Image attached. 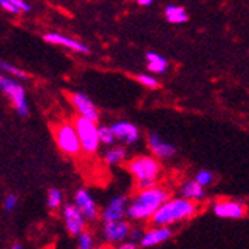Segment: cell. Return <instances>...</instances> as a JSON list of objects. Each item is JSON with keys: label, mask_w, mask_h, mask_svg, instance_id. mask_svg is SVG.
I'll return each instance as SVG.
<instances>
[{"label": "cell", "mask_w": 249, "mask_h": 249, "mask_svg": "<svg viewBox=\"0 0 249 249\" xmlns=\"http://www.w3.org/2000/svg\"><path fill=\"white\" fill-rule=\"evenodd\" d=\"M169 191L161 187H155L151 190L139 191L138 196H134L128 205L127 216L134 221L142 219H152V216L157 213L169 198Z\"/></svg>", "instance_id": "6da1fadb"}, {"label": "cell", "mask_w": 249, "mask_h": 249, "mask_svg": "<svg viewBox=\"0 0 249 249\" xmlns=\"http://www.w3.org/2000/svg\"><path fill=\"white\" fill-rule=\"evenodd\" d=\"M197 213V203L187 198H170L157 211L151 222L155 227H169L175 222H182Z\"/></svg>", "instance_id": "7a4b0ae2"}, {"label": "cell", "mask_w": 249, "mask_h": 249, "mask_svg": "<svg viewBox=\"0 0 249 249\" xmlns=\"http://www.w3.org/2000/svg\"><path fill=\"white\" fill-rule=\"evenodd\" d=\"M75 128L78 133L82 151L88 155L96 154L99 151V146H100L99 127L96 125V123L79 117L75 121Z\"/></svg>", "instance_id": "3957f363"}, {"label": "cell", "mask_w": 249, "mask_h": 249, "mask_svg": "<svg viewBox=\"0 0 249 249\" xmlns=\"http://www.w3.org/2000/svg\"><path fill=\"white\" fill-rule=\"evenodd\" d=\"M54 136L58 148L71 157H75L81 152V142L78 138V133L75 124L71 123H60L54 128Z\"/></svg>", "instance_id": "277c9868"}, {"label": "cell", "mask_w": 249, "mask_h": 249, "mask_svg": "<svg viewBox=\"0 0 249 249\" xmlns=\"http://www.w3.org/2000/svg\"><path fill=\"white\" fill-rule=\"evenodd\" d=\"M128 172L136 178V180H146V179H157L161 173V164L154 157L141 155L136 157L128 163Z\"/></svg>", "instance_id": "5b68a950"}, {"label": "cell", "mask_w": 249, "mask_h": 249, "mask_svg": "<svg viewBox=\"0 0 249 249\" xmlns=\"http://www.w3.org/2000/svg\"><path fill=\"white\" fill-rule=\"evenodd\" d=\"M0 88H2L3 93L12 100L19 117H26L29 114V107H27V102H26L24 88H22L17 81L5 78L2 75H0Z\"/></svg>", "instance_id": "8992f818"}, {"label": "cell", "mask_w": 249, "mask_h": 249, "mask_svg": "<svg viewBox=\"0 0 249 249\" xmlns=\"http://www.w3.org/2000/svg\"><path fill=\"white\" fill-rule=\"evenodd\" d=\"M128 205L130 203L125 196L114 197L109 201L107 208L102 212V219L105 221V224L124 221V216L127 215V211H128Z\"/></svg>", "instance_id": "52a82bcc"}, {"label": "cell", "mask_w": 249, "mask_h": 249, "mask_svg": "<svg viewBox=\"0 0 249 249\" xmlns=\"http://www.w3.org/2000/svg\"><path fill=\"white\" fill-rule=\"evenodd\" d=\"M213 212L219 218L239 219L245 216L246 208L242 201H237V200H221L213 205Z\"/></svg>", "instance_id": "ba28073f"}, {"label": "cell", "mask_w": 249, "mask_h": 249, "mask_svg": "<svg viewBox=\"0 0 249 249\" xmlns=\"http://www.w3.org/2000/svg\"><path fill=\"white\" fill-rule=\"evenodd\" d=\"M71 102L72 105L75 106V109L78 110V114L85 118V120H89L93 123H97L99 121V110L96 107V105L89 100L84 93H72L71 94Z\"/></svg>", "instance_id": "9c48e42d"}, {"label": "cell", "mask_w": 249, "mask_h": 249, "mask_svg": "<svg viewBox=\"0 0 249 249\" xmlns=\"http://www.w3.org/2000/svg\"><path fill=\"white\" fill-rule=\"evenodd\" d=\"M63 215H64L66 227L69 230V233L79 237L85 229V219L81 211L76 208V205H66L63 208Z\"/></svg>", "instance_id": "30bf717a"}, {"label": "cell", "mask_w": 249, "mask_h": 249, "mask_svg": "<svg viewBox=\"0 0 249 249\" xmlns=\"http://www.w3.org/2000/svg\"><path fill=\"white\" fill-rule=\"evenodd\" d=\"M75 205L81 211L84 219H88V221H96L97 219L99 212H97L96 201H94L93 196L89 194L87 190H79L76 193V196H75Z\"/></svg>", "instance_id": "8fae6325"}, {"label": "cell", "mask_w": 249, "mask_h": 249, "mask_svg": "<svg viewBox=\"0 0 249 249\" xmlns=\"http://www.w3.org/2000/svg\"><path fill=\"white\" fill-rule=\"evenodd\" d=\"M131 233L130 224L125 221L107 222L103 227V237L109 243H123Z\"/></svg>", "instance_id": "7c38bea8"}, {"label": "cell", "mask_w": 249, "mask_h": 249, "mask_svg": "<svg viewBox=\"0 0 249 249\" xmlns=\"http://www.w3.org/2000/svg\"><path fill=\"white\" fill-rule=\"evenodd\" d=\"M148 146H149L151 152L154 154V157L157 158V160H167V158H172L176 154L175 145L163 141L157 133H149Z\"/></svg>", "instance_id": "4fadbf2b"}, {"label": "cell", "mask_w": 249, "mask_h": 249, "mask_svg": "<svg viewBox=\"0 0 249 249\" xmlns=\"http://www.w3.org/2000/svg\"><path fill=\"white\" fill-rule=\"evenodd\" d=\"M112 131H114L115 138L121 142H124L125 145H133L139 141V128L134 124L128 123V121H118L112 125Z\"/></svg>", "instance_id": "5bb4252c"}, {"label": "cell", "mask_w": 249, "mask_h": 249, "mask_svg": "<svg viewBox=\"0 0 249 249\" xmlns=\"http://www.w3.org/2000/svg\"><path fill=\"white\" fill-rule=\"evenodd\" d=\"M170 236H172L170 227H154L143 234V237L141 240V246H143V248L157 246V245L166 242L167 239H170Z\"/></svg>", "instance_id": "9a60e30c"}, {"label": "cell", "mask_w": 249, "mask_h": 249, "mask_svg": "<svg viewBox=\"0 0 249 249\" xmlns=\"http://www.w3.org/2000/svg\"><path fill=\"white\" fill-rule=\"evenodd\" d=\"M45 40L50 42V43H55V45H63V47L66 48H71L73 51H78V53H89L88 47L78 40H73L71 37H66V36H61L58 33H48V35H45Z\"/></svg>", "instance_id": "2e32d148"}, {"label": "cell", "mask_w": 249, "mask_h": 249, "mask_svg": "<svg viewBox=\"0 0 249 249\" xmlns=\"http://www.w3.org/2000/svg\"><path fill=\"white\" fill-rule=\"evenodd\" d=\"M180 194H182V198L191 200V201H197L205 197V190H203L201 185H198L196 180H188L180 188Z\"/></svg>", "instance_id": "e0dca14e"}, {"label": "cell", "mask_w": 249, "mask_h": 249, "mask_svg": "<svg viewBox=\"0 0 249 249\" xmlns=\"http://www.w3.org/2000/svg\"><path fill=\"white\" fill-rule=\"evenodd\" d=\"M164 15L170 22H173V24H184V22L188 21V14L182 6L169 5L164 9Z\"/></svg>", "instance_id": "ac0fdd59"}, {"label": "cell", "mask_w": 249, "mask_h": 249, "mask_svg": "<svg viewBox=\"0 0 249 249\" xmlns=\"http://www.w3.org/2000/svg\"><path fill=\"white\" fill-rule=\"evenodd\" d=\"M146 61H148V71L154 73H164L167 69V61L164 57L155 53H148L146 54Z\"/></svg>", "instance_id": "d6986e66"}, {"label": "cell", "mask_w": 249, "mask_h": 249, "mask_svg": "<svg viewBox=\"0 0 249 249\" xmlns=\"http://www.w3.org/2000/svg\"><path fill=\"white\" fill-rule=\"evenodd\" d=\"M127 158V151L123 146H115L106 152L105 155V163L109 166H115V164H121Z\"/></svg>", "instance_id": "ffe728a7"}, {"label": "cell", "mask_w": 249, "mask_h": 249, "mask_svg": "<svg viewBox=\"0 0 249 249\" xmlns=\"http://www.w3.org/2000/svg\"><path fill=\"white\" fill-rule=\"evenodd\" d=\"M99 138H100V143H105V145L114 143L117 139L114 131H112V127H106V125L99 127Z\"/></svg>", "instance_id": "44dd1931"}, {"label": "cell", "mask_w": 249, "mask_h": 249, "mask_svg": "<svg viewBox=\"0 0 249 249\" xmlns=\"http://www.w3.org/2000/svg\"><path fill=\"white\" fill-rule=\"evenodd\" d=\"M213 180V173L209 172V170H200L196 176V182L201 187H208L212 184Z\"/></svg>", "instance_id": "7402d4cb"}, {"label": "cell", "mask_w": 249, "mask_h": 249, "mask_svg": "<svg viewBox=\"0 0 249 249\" xmlns=\"http://www.w3.org/2000/svg\"><path fill=\"white\" fill-rule=\"evenodd\" d=\"M93 245H94V239H93L91 233L84 231L79 236V239H78V248L79 249H93Z\"/></svg>", "instance_id": "603a6c76"}, {"label": "cell", "mask_w": 249, "mask_h": 249, "mask_svg": "<svg viewBox=\"0 0 249 249\" xmlns=\"http://www.w3.org/2000/svg\"><path fill=\"white\" fill-rule=\"evenodd\" d=\"M48 206L51 209H55L61 205V193L55 188H51L50 193H48Z\"/></svg>", "instance_id": "cb8c5ba5"}, {"label": "cell", "mask_w": 249, "mask_h": 249, "mask_svg": "<svg viewBox=\"0 0 249 249\" xmlns=\"http://www.w3.org/2000/svg\"><path fill=\"white\" fill-rule=\"evenodd\" d=\"M136 81L141 82L142 85H145L146 88H158V85H160L154 76H149V75H145V73L136 75Z\"/></svg>", "instance_id": "d4e9b609"}, {"label": "cell", "mask_w": 249, "mask_h": 249, "mask_svg": "<svg viewBox=\"0 0 249 249\" xmlns=\"http://www.w3.org/2000/svg\"><path fill=\"white\" fill-rule=\"evenodd\" d=\"M0 67H2V69H5L6 72H9V73H12V75H15V76H18V78H27V75H26L24 72L19 71V69H17L15 66H12V64H9V63L0 61Z\"/></svg>", "instance_id": "484cf974"}, {"label": "cell", "mask_w": 249, "mask_h": 249, "mask_svg": "<svg viewBox=\"0 0 249 249\" xmlns=\"http://www.w3.org/2000/svg\"><path fill=\"white\" fill-rule=\"evenodd\" d=\"M155 187H157V179H146V180H139V182H138V188L141 191L151 190V188H155Z\"/></svg>", "instance_id": "4316f807"}, {"label": "cell", "mask_w": 249, "mask_h": 249, "mask_svg": "<svg viewBox=\"0 0 249 249\" xmlns=\"http://www.w3.org/2000/svg\"><path fill=\"white\" fill-rule=\"evenodd\" d=\"M0 6H2L3 9H6V11H9V12H12V14L19 12V9L14 5L12 0H0Z\"/></svg>", "instance_id": "83f0119b"}, {"label": "cell", "mask_w": 249, "mask_h": 249, "mask_svg": "<svg viewBox=\"0 0 249 249\" xmlns=\"http://www.w3.org/2000/svg\"><path fill=\"white\" fill-rule=\"evenodd\" d=\"M138 243L136 242H123V243H118L114 249H138Z\"/></svg>", "instance_id": "f1b7e54d"}, {"label": "cell", "mask_w": 249, "mask_h": 249, "mask_svg": "<svg viewBox=\"0 0 249 249\" xmlns=\"http://www.w3.org/2000/svg\"><path fill=\"white\" fill-rule=\"evenodd\" d=\"M17 205V197L15 196H8L6 201H5V208L6 211H12Z\"/></svg>", "instance_id": "f546056e"}, {"label": "cell", "mask_w": 249, "mask_h": 249, "mask_svg": "<svg viewBox=\"0 0 249 249\" xmlns=\"http://www.w3.org/2000/svg\"><path fill=\"white\" fill-rule=\"evenodd\" d=\"M14 2V5L19 9V11H26V12H29L32 8H30V5L29 3H26V2H21V0H12Z\"/></svg>", "instance_id": "4dcf8cb0"}, {"label": "cell", "mask_w": 249, "mask_h": 249, "mask_svg": "<svg viewBox=\"0 0 249 249\" xmlns=\"http://www.w3.org/2000/svg\"><path fill=\"white\" fill-rule=\"evenodd\" d=\"M143 231L141 230V229H136V230H131V233H130V237H131V242H134V240H142V237H143Z\"/></svg>", "instance_id": "1f68e13d"}, {"label": "cell", "mask_w": 249, "mask_h": 249, "mask_svg": "<svg viewBox=\"0 0 249 249\" xmlns=\"http://www.w3.org/2000/svg\"><path fill=\"white\" fill-rule=\"evenodd\" d=\"M138 5H141V6H151L152 5V0H139Z\"/></svg>", "instance_id": "d6a6232c"}, {"label": "cell", "mask_w": 249, "mask_h": 249, "mask_svg": "<svg viewBox=\"0 0 249 249\" xmlns=\"http://www.w3.org/2000/svg\"><path fill=\"white\" fill-rule=\"evenodd\" d=\"M93 249H114V248L109 246V245H102V246H97V248H93Z\"/></svg>", "instance_id": "836d02e7"}, {"label": "cell", "mask_w": 249, "mask_h": 249, "mask_svg": "<svg viewBox=\"0 0 249 249\" xmlns=\"http://www.w3.org/2000/svg\"><path fill=\"white\" fill-rule=\"evenodd\" d=\"M12 249H22V246L17 243V245H14V248H12Z\"/></svg>", "instance_id": "e575fe53"}]
</instances>
